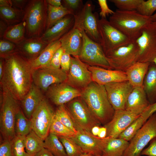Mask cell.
<instances>
[{
	"label": "cell",
	"instance_id": "cell-60",
	"mask_svg": "<svg viewBox=\"0 0 156 156\" xmlns=\"http://www.w3.org/2000/svg\"><path fill=\"white\" fill-rule=\"evenodd\" d=\"M80 156H95L92 154L90 153H84Z\"/></svg>",
	"mask_w": 156,
	"mask_h": 156
},
{
	"label": "cell",
	"instance_id": "cell-54",
	"mask_svg": "<svg viewBox=\"0 0 156 156\" xmlns=\"http://www.w3.org/2000/svg\"><path fill=\"white\" fill-rule=\"evenodd\" d=\"M107 129L104 126L100 127L99 133L97 137L101 138H104L106 137L107 136Z\"/></svg>",
	"mask_w": 156,
	"mask_h": 156
},
{
	"label": "cell",
	"instance_id": "cell-11",
	"mask_svg": "<svg viewBox=\"0 0 156 156\" xmlns=\"http://www.w3.org/2000/svg\"><path fill=\"white\" fill-rule=\"evenodd\" d=\"M55 111L45 97L33 113L30 120L31 129L44 140L49 133Z\"/></svg>",
	"mask_w": 156,
	"mask_h": 156
},
{
	"label": "cell",
	"instance_id": "cell-47",
	"mask_svg": "<svg viewBox=\"0 0 156 156\" xmlns=\"http://www.w3.org/2000/svg\"><path fill=\"white\" fill-rule=\"evenodd\" d=\"M98 3L100 8L99 13L101 18H106L107 16L113 14L114 11L110 9L108 7L106 0H98Z\"/></svg>",
	"mask_w": 156,
	"mask_h": 156
},
{
	"label": "cell",
	"instance_id": "cell-51",
	"mask_svg": "<svg viewBox=\"0 0 156 156\" xmlns=\"http://www.w3.org/2000/svg\"><path fill=\"white\" fill-rule=\"evenodd\" d=\"M28 1L25 0H11V6L24 10Z\"/></svg>",
	"mask_w": 156,
	"mask_h": 156
},
{
	"label": "cell",
	"instance_id": "cell-55",
	"mask_svg": "<svg viewBox=\"0 0 156 156\" xmlns=\"http://www.w3.org/2000/svg\"><path fill=\"white\" fill-rule=\"evenodd\" d=\"M48 4L54 7H60L62 5L61 0H46Z\"/></svg>",
	"mask_w": 156,
	"mask_h": 156
},
{
	"label": "cell",
	"instance_id": "cell-21",
	"mask_svg": "<svg viewBox=\"0 0 156 156\" xmlns=\"http://www.w3.org/2000/svg\"><path fill=\"white\" fill-rule=\"evenodd\" d=\"M92 81L103 85L111 82L128 81L125 72L89 66Z\"/></svg>",
	"mask_w": 156,
	"mask_h": 156
},
{
	"label": "cell",
	"instance_id": "cell-44",
	"mask_svg": "<svg viewBox=\"0 0 156 156\" xmlns=\"http://www.w3.org/2000/svg\"><path fill=\"white\" fill-rule=\"evenodd\" d=\"M62 2L64 4L63 5L72 11L74 15L79 11L83 6L81 0H64Z\"/></svg>",
	"mask_w": 156,
	"mask_h": 156
},
{
	"label": "cell",
	"instance_id": "cell-41",
	"mask_svg": "<svg viewBox=\"0 0 156 156\" xmlns=\"http://www.w3.org/2000/svg\"><path fill=\"white\" fill-rule=\"evenodd\" d=\"M143 0H109L118 9L125 11L136 10Z\"/></svg>",
	"mask_w": 156,
	"mask_h": 156
},
{
	"label": "cell",
	"instance_id": "cell-57",
	"mask_svg": "<svg viewBox=\"0 0 156 156\" xmlns=\"http://www.w3.org/2000/svg\"><path fill=\"white\" fill-rule=\"evenodd\" d=\"M1 6H11V0H0Z\"/></svg>",
	"mask_w": 156,
	"mask_h": 156
},
{
	"label": "cell",
	"instance_id": "cell-49",
	"mask_svg": "<svg viewBox=\"0 0 156 156\" xmlns=\"http://www.w3.org/2000/svg\"><path fill=\"white\" fill-rule=\"evenodd\" d=\"M141 155L156 156V137L151 141L149 146L143 150Z\"/></svg>",
	"mask_w": 156,
	"mask_h": 156
},
{
	"label": "cell",
	"instance_id": "cell-38",
	"mask_svg": "<svg viewBox=\"0 0 156 156\" xmlns=\"http://www.w3.org/2000/svg\"><path fill=\"white\" fill-rule=\"evenodd\" d=\"M55 117L76 134L77 131L65 105L58 106L55 111Z\"/></svg>",
	"mask_w": 156,
	"mask_h": 156
},
{
	"label": "cell",
	"instance_id": "cell-15",
	"mask_svg": "<svg viewBox=\"0 0 156 156\" xmlns=\"http://www.w3.org/2000/svg\"><path fill=\"white\" fill-rule=\"evenodd\" d=\"M89 66L80 60L78 57H71L70 68L66 82L81 90L85 88L92 81Z\"/></svg>",
	"mask_w": 156,
	"mask_h": 156
},
{
	"label": "cell",
	"instance_id": "cell-43",
	"mask_svg": "<svg viewBox=\"0 0 156 156\" xmlns=\"http://www.w3.org/2000/svg\"><path fill=\"white\" fill-rule=\"evenodd\" d=\"M16 51V44L5 39H0V58H3L8 55Z\"/></svg>",
	"mask_w": 156,
	"mask_h": 156
},
{
	"label": "cell",
	"instance_id": "cell-36",
	"mask_svg": "<svg viewBox=\"0 0 156 156\" xmlns=\"http://www.w3.org/2000/svg\"><path fill=\"white\" fill-rule=\"evenodd\" d=\"M146 121L140 115L120 135L118 138L130 141Z\"/></svg>",
	"mask_w": 156,
	"mask_h": 156
},
{
	"label": "cell",
	"instance_id": "cell-63",
	"mask_svg": "<svg viewBox=\"0 0 156 156\" xmlns=\"http://www.w3.org/2000/svg\"><path fill=\"white\" fill-rule=\"evenodd\" d=\"M153 22L155 24H156V22Z\"/></svg>",
	"mask_w": 156,
	"mask_h": 156
},
{
	"label": "cell",
	"instance_id": "cell-19",
	"mask_svg": "<svg viewBox=\"0 0 156 156\" xmlns=\"http://www.w3.org/2000/svg\"><path fill=\"white\" fill-rule=\"evenodd\" d=\"M77 129V133L72 138L81 147L84 153H90L95 156L102 155L108 137L101 138L86 131L78 128Z\"/></svg>",
	"mask_w": 156,
	"mask_h": 156
},
{
	"label": "cell",
	"instance_id": "cell-13",
	"mask_svg": "<svg viewBox=\"0 0 156 156\" xmlns=\"http://www.w3.org/2000/svg\"><path fill=\"white\" fill-rule=\"evenodd\" d=\"M139 49L138 62H151L156 57V24L146 25L135 40Z\"/></svg>",
	"mask_w": 156,
	"mask_h": 156
},
{
	"label": "cell",
	"instance_id": "cell-32",
	"mask_svg": "<svg viewBox=\"0 0 156 156\" xmlns=\"http://www.w3.org/2000/svg\"><path fill=\"white\" fill-rule=\"evenodd\" d=\"M47 13L46 30L50 28L66 16L70 14L74 15L72 11L62 5L56 7L48 4Z\"/></svg>",
	"mask_w": 156,
	"mask_h": 156
},
{
	"label": "cell",
	"instance_id": "cell-1",
	"mask_svg": "<svg viewBox=\"0 0 156 156\" xmlns=\"http://www.w3.org/2000/svg\"><path fill=\"white\" fill-rule=\"evenodd\" d=\"M3 59V72L0 80L3 92L21 101L33 83L30 61L17 51Z\"/></svg>",
	"mask_w": 156,
	"mask_h": 156
},
{
	"label": "cell",
	"instance_id": "cell-27",
	"mask_svg": "<svg viewBox=\"0 0 156 156\" xmlns=\"http://www.w3.org/2000/svg\"><path fill=\"white\" fill-rule=\"evenodd\" d=\"M61 47V45L59 40L49 43L37 57L29 60L32 69L50 66L53 55Z\"/></svg>",
	"mask_w": 156,
	"mask_h": 156
},
{
	"label": "cell",
	"instance_id": "cell-45",
	"mask_svg": "<svg viewBox=\"0 0 156 156\" xmlns=\"http://www.w3.org/2000/svg\"><path fill=\"white\" fill-rule=\"evenodd\" d=\"M0 156H14L12 140H3L0 145Z\"/></svg>",
	"mask_w": 156,
	"mask_h": 156
},
{
	"label": "cell",
	"instance_id": "cell-28",
	"mask_svg": "<svg viewBox=\"0 0 156 156\" xmlns=\"http://www.w3.org/2000/svg\"><path fill=\"white\" fill-rule=\"evenodd\" d=\"M143 88L148 100L152 104L156 101V64L150 63L144 79Z\"/></svg>",
	"mask_w": 156,
	"mask_h": 156
},
{
	"label": "cell",
	"instance_id": "cell-3",
	"mask_svg": "<svg viewBox=\"0 0 156 156\" xmlns=\"http://www.w3.org/2000/svg\"><path fill=\"white\" fill-rule=\"evenodd\" d=\"M111 24L132 41L141 35L142 30L147 24L152 22L150 17L142 15L136 10H116L110 16Z\"/></svg>",
	"mask_w": 156,
	"mask_h": 156
},
{
	"label": "cell",
	"instance_id": "cell-24",
	"mask_svg": "<svg viewBox=\"0 0 156 156\" xmlns=\"http://www.w3.org/2000/svg\"><path fill=\"white\" fill-rule=\"evenodd\" d=\"M49 44L41 37L26 38L16 45V51L24 56L31 60L37 57Z\"/></svg>",
	"mask_w": 156,
	"mask_h": 156
},
{
	"label": "cell",
	"instance_id": "cell-25",
	"mask_svg": "<svg viewBox=\"0 0 156 156\" xmlns=\"http://www.w3.org/2000/svg\"><path fill=\"white\" fill-rule=\"evenodd\" d=\"M42 92L32 83L28 92L21 101L23 112L29 119L45 97Z\"/></svg>",
	"mask_w": 156,
	"mask_h": 156
},
{
	"label": "cell",
	"instance_id": "cell-6",
	"mask_svg": "<svg viewBox=\"0 0 156 156\" xmlns=\"http://www.w3.org/2000/svg\"><path fill=\"white\" fill-rule=\"evenodd\" d=\"M98 27L100 44L105 56L132 41L113 26L106 18L99 19Z\"/></svg>",
	"mask_w": 156,
	"mask_h": 156
},
{
	"label": "cell",
	"instance_id": "cell-35",
	"mask_svg": "<svg viewBox=\"0 0 156 156\" xmlns=\"http://www.w3.org/2000/svg\"><path fill=\"white\" fill-rule=\"evenodd\" d=\"M31 122L20 108L16 116L15 131L16 135L25 136L31 130Z\"/></svg>",
	"mask_w": 156,
	"mask_h": 156
},
{
	"label": "cell",
	"instance_id": "cell-8",
	"mask_svg": "<svg viewBox=\"0 0 156 156\" xmlns=\"http://www.w3.org/2000/svg\"><path fill=\"white\" fill-rule=\"evenodd\" d=\"M139 49L135 41L120 47L106 56L112 70L125 72L138 62Z\"/></svg>",
	"mask_w": 156,
	"mask_h": 156
},
{
	"label": "cell",
	"instance_id": "cell-23",
	"mask_svg": "<svg viewBox=\"0 0 156 156\" xmlns=\"http://www.w3.org/2000/svg\"><path fill=\"white\" fill-rule=\"evenodd\" d=\"M150 104L143 87H135L128 98L125 109L140 115Z\"/></svg>",
	"mask_w": 156,
	"mask_h": 156
},
{
	"label": "cell",
	"instance_id": "cell-40",
	"mask_svg": "<svg viewBox=\"0 0 156 156\" xmlns=\"http://www.w3.org/2000/svg\"><path fill=\"white\" fill-rule=\"evenodd\" d=\"M25 136L16 135L12 140V151L14 156H31L25 151Z\"/></svg>",
	"mask_w": 156,
	"mask_h": 156
},
{
	"label": "cell",
	"instance_id": "cell-52",
	"mask_svg": "<svg viewBox=\"0 0 156 156\" xmlns=\"http://www.w3.org/2000/svg\"><path fill=\"white\" fill-rule=\"evenodd\" d=\"M34 156H55L51 152L44 148H43Z\"/></svg>",
	"mask_w": 156,
	"mask_h": 156
},
{
	"label": "cell",
	"instance_id": "cell-5",
	"mask_svg": "<svg viewBox=\"0 0 156 156\" xmlns=\"http://www.w3.org/2000/svg\"><path fill=\"white\" fill-rule=\"evenodd\" d=\"M1 98L0 131L3 140H12L16 135V114L20 108L18 100L2 91Z\"/></svg>",
	"mask_w": 156,
	"mask_h": 156
},
{
	"label": "cell",
	"instance_id": "cell-58",
	"mask_svg": "<svg viewBox=\"0 0 156 156\" xmlns=\"http://www.w3.org/2000/svg\"><path fill=\"white\" fill-rule=\"evenodd\" d=\"M3 72V59L0 58V81L1 79Z\"/></svg>",
	"mask_w": 156,
	"mask_h": 156
},
{
	"label": "cell",
	"instance_id": "cell-14",
	"mask_svg": "<svg viewBox=\"0 0 156 156\" xmlns=\"http://www.w3.org/2000/svg\"><path fill=\"white\" fill-rule=\"evenodd\" d=\"M32 75L33 83L45 92L51 85L66 82L67 79V73L51 66L33 69Z\"/></svg>",
	"mask_w": 156,
	"mask_h": 156
},
{
	"label": "cell",
	"instance_id": "cell-33",
	"mask_svg": "<svg viewBox=\"0 0 156 156\" xmlns=\"http://www.w3.org/2000/svg\"><path fill=\"white\" fill-rule=\"evenodd\" d=\"M25 144L26 152L31 156H34L44 148V140L32 130L25 136Z\"/></svg>",
	"mask_w": 156,
	"mask_h": 156
},
{
	"label": "cell",
	"instance_id": "cell-30",
	"mask_svg": "<svg viewBox=\"0 0 156 156\" xmlns=\"http://www.w3.org/2000/svg\"><path fill=\"white\" fill-rule=\"evenodd\" d=\"M25 34V23L22 21L18 24L9 26L4 34L2 39L17 44L26 38Z\"/></svg>",
	"mask_w": 156,
	"mask_h": 156
},
{
	"label": "cell",
	"instance_id": "cell-61",
	"mask_svg": "<svg viewBox=\"0 0 156 156\" xmlns=\"http://www.w3.org/2000/svg\"><path fill=\"white\" fill-rule=\"evenodd\" d=\"M153 63H154L155 64H156V57L154 59L153 61Z\"/></svg>",
	"mask_w": 156,
	"mask_h": 156
},
{
	"label": "cell",
	"instance_id": "cell-50",
	"mask_svg": "<svg viewBox=\"0 0 156 156\" xmlns=\"http://www.w3.org/2000/svg\"><path fill=\"white\" fill-rule=\"evenodd\" d=\"M156 112V101L150 104L146 110L141 114L146 120L153 114Z\"/></svg>",
	"mask_w": 156,
	"mask_h": 156
},
{
	"label": "cell",
	"instance_id": "cell-29",
	"mask_svg": "<svg viewBox=\"0 0 156 156\" xmlns=\"http://www.w3.org/2000/svg\"><path fill=\"white\" fill-rule=\"evenodd\" d=\"M129 144V142L123 139L108 137L102 155L104 156H122Z\"/></svg>",
	"mask_w": 156,
	"mask_h": 156
},
{
	"label": "cell",
	"instance_id": "cell-26",
	"mask_svg": "<svg viewBox=\"0 0 156 156\" xmlns=\"http://www.w3.org/2000/svg\"><path fill=\"white\" fill-rule=\"evenodd\" d=\"M150 64V62H138L125 71L128 81L133 87H143L144 79Z\"/></svg>",
	"mask_w": 156,
	"mask_h": 156
},
{
	"label": "cell",
	"instance_id": "cell-46",
	"mask_svg": "<svg viewBox=\"0 0 156 156\" xmlns=\"http://www.w3.org/2000/svg\"><path fill=\"white\" fill-rule=\"evenodd\" d=\"M70 55L64 51L60 60L61 68L67 74L69 71L71 65V56Z\"/></svg>",
	"mask_w": 156,
	"mask_h": 156
},
{
	"label": "cell",
	"instance_id": "cell-4",
	"mask_svg": "<svg viewBox=\"0 0 156 156\" xmlns=\"http://www.w3.org/2000/svg\"><path fill=\"white\" fill-rule=\"evenodd\" d=\"M48 4L46 0L28 1L24 10V22L27 38L40 37L46 30Z\"/></svg>",
	"mask_w": 156,
	"mask_h": 156
},
{
	"label": "cell",
	"instance_id": "cell-12",
	"mask_svg": "<svg viewBox=\"0 0 156 156\" xmlns=\"http://www.w3.org/2000/svg\"><path fill=\"white\" fill-rule=\"evenodd\" d=\"M94 8L91 1H87L81 10L74 15V26L83 29L91 39L100 44L98 27L99 16L97 12H93Z\"/></svg>",
	"mask_w": 156,
	"mask_h": 156
},
{
	"label": "cell",
	"instance_id": "cell-9",
	"mask_svg": "<svg viewBox=\"0 0 156 156\" xmlns=\"http://www.w3.org/2000/svg\"><path fill=\"white\" fill-rule=\"evenodd\" d=\"M156 137V112L147 120L129 142L122 156H140L144 148Z\"/></svg>",
	"mask_w": 156,
	"mask_h": 156
},
{
	"label": "cell",
	"instance_id": "cell-39",
	"mask_svg": "<svg viewBox=\"0 0 156 156\" xmlns=\"http://www.w3.org/2000/svg\"><path fill=\"white\" fill-rule=\"evenodd\" d=\"M49 133L55 135L58 137H73L76 133L64 125L55 116L51 124Z\"/></svg>",
	"mask_w": 156,
	"mask_h": 156
},
{
	"label": "cell",
	"instance_id": "cell-59",
	"mask_svg": "<svg viewBox=\"0 0 156 156\" xmlns=\"http://www.w3.org/2000/svg\"><path fill=\"white\" fill-rule=\"evenodd\" d=\"M152 22H156V12L150 17Z\"/></svg>",
	"mask_w": 156,
	"mask_h": 156
},
{
	"label": "cell",
	"instance_id": "cell-62",
	"mask_svg": "<svg viewBox=\"0 0 156 156\" xmlns=\"http://www.w3.org/2000/svg\"><path fill=\"white\" fill-rule=\"evenodd\" d=\"M95 156H104L102 155H96Z\"/></svg>",
	"mask_w": 156,
	"mask_h": 156
},
{
	"label": "cell",
	"instance_id": "cell-31",
	"mask_svg": "<svg viewBox=\"0 0 156 156\" xmlns=\"http://www.w3.org/2000/svg\"><path fill=\"white\" fill-rule=\"evenodd\" d=\"M24 10L12 6L0 7L1 19L8 26L19 23L23 21Z\"/></svg>",
	"mask_w": 156,
	"mask_h": 156
},
{
	"label": "cell",
	"instance_id": "cell-37",
	"mask_svg": "<svg viewBox=\"0 0 156 156\" xmlns=\"http://www.w3.org/2000/svg\"><path fill=\"white\" fill-rule=\"evenodd\" d=\"M58 137L65 148L67 156H80L84 153L81 147L72 138Z\"/></svg>",
	"mask_w": 156,
	"mask_h": 156
},
{
	"label": "cell",
	"instance_id": "cell-7",
	"mask_svg": "<svg viewBox=\"0 0 156 156\" xmlns=\"http://www.w3.org/2000/svg\"><path fill=\"white\" fill-rule=\"evenodd\" d=\"M66 106L76 129H80L91 132L93 127L101 124L81 97L73 99Z\"/></svg>",
	"mask_w": 156,
	"mask_h": 156
},
{
	"label": "cell",
	"instance_id": "cell-2",
	"mask_svg": "<svg viewBox=\"0 0 156 156\" xmlns=\"http://www.w3.org/2000/svg\"><path fill=\"white\" fill-rule=\"evenodd\" d=\"M80 97L101 123L105 125L112 119L115 110L109 101L104 85L92 81L81 90Z\"/></svg>",
	"mask_w": 156,
	"mask_h": 156
},
{
	"label": "cell",
	"instance_id": "cell-17",
	"mask_svg": "<svg viewBox=\"0 0 156 156\" xmlns=\"http://www.w3.org/2000/svg\"><path fill=\"white\" fill-rule=\"evenodd\" d=\"M140 115L136 114L125 109L115 110L112 119L104 125L107 129L106 137L118 138Z\"/></svg>",
	"mask_w": 156,
	"mask_h": 156
},
{
	"label": "cell",
	"instance_id": "cell-10",
	"mask_svg": "<svg viewBox=\"0 0 156 156\" xmlns=\"http://www.w3.org/2000/svg\"><path fill=\"white\" fill-rule=\"evenodd\" d=\"M79 29L83 37L82 46L78 57L80 60L90 66L112 70L101 44L91 39L83 29Z\"/></svg>",
	"mask_w": 156,
	"mask_h": 156
},
{
	"label": "cell",
	"instance_id": "cell-22",
	"mask_svg": "<svg viewBox=\"0 0 156 156\" xmlns=\"http://www.w3.org/2000/svg\"><path fill=\"white\" fill-rule=\"evenodd\" d=\"M64 51L73 56L79 57L83 44V37L80 29L74 26L59 40Z\"/></svg>",
	"mask_w": 156,
	"mask_h": 156
},
{
	"label": "cell",
	"instance_id": "cell-53",
	"mask_svg": "<svg viewBox=\"0 0 156 156\" xmlns=\"http://www.w3.org/2000/svg\"><path fill=\"white\" fill-rule=\"evenodd\" d=\"M8 26L3 20L0 21V37L2 39L3 35Z\"/></svg>",
	"mask_w": 156,
	"mask_h": 156
},
{
	"label": "cell",
	"instance_id": "cell-16",
	"mask_svg": "<svg viewBox=\"0 0 156 156\" xmlns=\"http://www.w3.org/2000/svg\"><path fill=\"white\" fill-rule=\"evenodd\" d=\"M104 86L114 110L125 109L127 100L133 87L128 81L111 82Z\"/></svg>",
	"mask_w": 156,
	"mask_h": 156
},
{
	"label": "cell",
	"instance_id": "cell-20",
	"mask_svg": "<svg viewBox=\"0 0 156 156\" xmlns=\"http://www.w3.org/2000/svg\"><path fill=\"white\" fill-rule=\"evenodd\" d=\"M75 23L74 15H66L46 30L40 37L48 44L59 40L73 27Z\"/></svg>",
	"mask_w": 156,
	"mask_h": 156
},
{
	"label": "cell",
	"instance_id": "cell-18",
	"mask_svg": "<svg viewBox=\"0 0 156 156\" xmlns=\"http://www.w3.org/2000/svg\"><path fill=\"white\" fill-rule=\"evenodd\" d=\"M46 92L47 98L58 106L65 105L81 95V90L71 86L66 82L51 85Z\"/></svg>",
	"mask_w": 156,
	"mask_h": 156
},
{
	"label": "cell",
	"instance_id": "cell-42",
	"mask_svg": "<svg viewBox=\"0 0 156 156\" xmlns=\"http://www.w3.org/2000/svg\"><path fill=\"white\" fill-rule=\"evenodd\" d=\"M156 10V0H143L136 11L141 15L150 17Z\"/></svg>",
	"mask_w": 156,
	"mask_h": 156
},
{
	"label": "cell",
	"instance_id": "cell-56",
	"mask_svg": "<svg viewBox=\"0 0 156 156\" xmlns=\"http://www.w3.org/2000/svg\"><path fill=\"white\" fill-rule=\"evenodd\" d=\"M100 128V127L99 125H96L93 127L91 129V133L93 135L97 136L99 133Z\"/></svg>",
	"mask_w": 156,
	"mask_h": 156
},
{
	"label": "cell",
	"instance_id": "cell-48",
	"mask_svg": "<svg viewBox=\"0 0 156 156\" xmlns=\"http://www.w3.org/2000/svg\"><path fill=\"white\" fill-rule=\"evenodd\" d=\"M64 51L60 47L55 52L51 59L50 66L57 68H60V60Z\"/></svg>",
	"mask_w": 156,
	"mask_h": 156
},
{
	"label": "cell",
	"instance_id": "cell-34",
	"mask_svg": "<svg viewBox=\"0 0 156 156\" xmlns=\"http://www.w3.org/2000/svg\"><path fill=\"white\" fill-rule=\"evenodd\" d=\"M44 148L55 156H67L65 148L57 136L49 133L44 140Z\"/></svg>",
	"mask_w": 156,
	"mask_h": 156
}]
</instances>
